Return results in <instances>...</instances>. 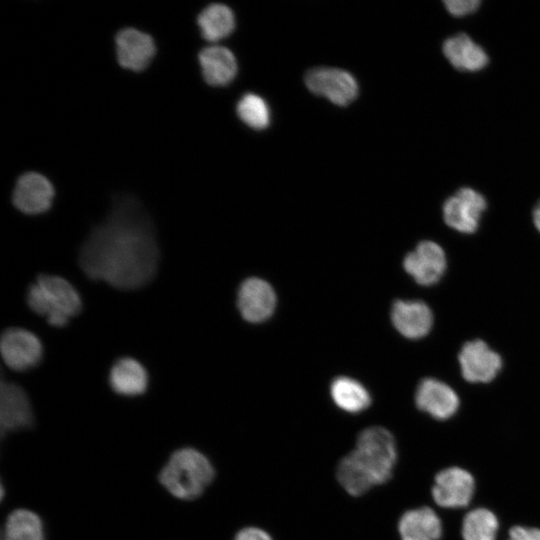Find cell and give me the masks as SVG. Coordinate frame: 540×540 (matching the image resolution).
I'll use <instances>...</instances> for the list:
<instances>
[{
  "instance_id": "6da1fadb",
  "label": "cell",
  "mask_w": 540,
  "mask_h": 540,
  "mask_svg": "<svg viewBox=\"0 0 540 540\" xmlns=\"http://www.w3.org/2000/svg\"><path fill=\"white\" fill-rule=\"evenodd\" d=\"M159 256L150 217L135 197L123 194L82 244L78 262L90 279L129 291L153 279Z\"/></svg>"
},
{
  "instance_id": "7a4b0ae2",
  "label": "cell",
  "mask_w": 540,
  "mask_h": 540,
  "mask_svg": "<svg viewBox=\"0 0 540 540\" xmlns=\"http://www.w3.org/2000/svg\"><path fill=\"white\" fill-rule=\"evenodd\" d=\"M396 458L392 434L383 427H369L359 433L355 449L339 462L337 479L350 495L360 496L391 478Z\"/></svg>"
},
{
  "instance_id": "3957f363",
  "label": "cell",
  "mask_w": 540,
  "mask_h": 540,
  "mask_svg": "<svg viewBox=\"0 0 540 540\" xmlns=\"http://www.w3.org/2000/svg\"><path fill=\"white\" fill-rule=\"evenodd\" d=\"M216 469L211 459L193 447L175 450L158 474L161 486L181 501L199 499L211 486Z\"/></svg>"
},
{
  "instance_id": "277c9868",
  "label": "cell",
  "mask_w": 540,
  "mask_h": 540,
  "mask_svg": "<svg viewBox=\"0 0 540 540\" xmlns=\"http://www.w3.org/2000/svg\"><path fill=\"white\" fill-rule=\"evenodd\" d=\"M26 302L36 314L46 318L54 327H64L82 308L76 288L57 275L41 274L28 287Z\"/></svg>"
},
{
  "instance_id": "5b68a950",
  "label": "cell",
  "mask_w": 540,
  "mask_h": 540,
  "mask_svg": "<svg viewBox=\"0 0 540 540\" xmlns=\"http://www.w3.org/2000/svg\"><path fill=\"white\" fill-rule=\"evenodd\" d=\"M1 436L31 429L36 424V413L27 392L18 384L1 381L0 388Z\"/></svg>"
},
{
  "instance_id": "8992f818",
  "label": "cell",
  "mask_w": 540,
  "mask_h": 540,
  "mask_svg": "<svg viewBox=\"0 0 540 540\" xmlns=\"http://www.w3.org/2000/svg\"><path fill=\"white\" fill-rule=\"evenodd\" d=\"M1 356L8 368L24 372L36 367L43 356L40 339L31 331L20 328H7L1 336Z\"/></svg>"
},
{
  "instance_id": "52a82bcc",
  "label": "cell",
  "mask_w": 540,
  "mask_h": 540,
  "mask_svg": "<svg viewBox=\"0 0 540 540\" xmlns=\"http://www.w3.org/2000/svg\"><path fill=\"white\" fill-rule=\"evenodd\" d=\"M487 207L486 199L478 191L463 187L450 196L443 204L445 223L461 233H474Z\"/></svg>"
},
{
  "instance_id": "ba28073f",
  "label": "cell",
  "mask_w": 540,
  "mask_h": 540,
  "mask_svg": "<svg viewBox=\"0 0 540 540\" xmlns=\"http://www.w3.org/2000/svg\"><path fill=\"white\" fill-rule=\"evenodd\" d=\"M305 84L312 93L326 97L339 106L348 105L358 95L355 78L338 68H313L306 73Z\"/></svg>"
},
{
  "instance_id": "9c48e42d",
  "label": "cell",
  "mask_w": 540,
  "mask_h": 540,
  "mask_svg": "<svg viewBox=\"0 0 540 540\" xmlns=\"http://www.w3.org/2000/svg\"><path fill=\"white\" fill-rule=\"evenodd\" d=\"M54 196L51 181L41 173L30 171L17 179L12 202L22 213L38 215L50 209Z\"/></svg>"
},
{
  "instance_id": "30bf717a",
  "label": "cell",
  "mask_w": 540,
  "mask_h": 540,
  "mask_svg": "<svg viewBox=\"0 0 540 540\" xmlns=\"http://www.w3.org/2000/svg\"><path fill=\"white\" fill-rule=\"evenodd\" d=\"M462 376L472 383L493 380L502 367L500 355L482 340L465 343L458 355Z\"/></svg>"
},
{
  "instance_id": "8fae6325",
  "label": "cell",
  "mask_w": 540,
  "mask_h": 540,
  "mask_svg": "<svg viewBox=\"0 0 540 540\" xmlns=\"http://www.w3.org/2000/svg\"><path fill=\"white\" fill-rule=\"evenodd\" d=\"M475 489L472 475L459 467L440 471L432 488L434 501L444 508L465 507L471 501Z\"/></svg>"
},
{
  "instance_id": "7c38bea8",
  "label": "cell",
  "mask_w": 540,
  "mask_h": 540,
  "mask_svg": "<svg viewBox=\"0 0 540 540\" xmlns=\"http://www.w3.org/2000/svg\"><path fill=\"white\" fill-rule=\"evenodd\" d=\"M118 63L129 70H144L156 53V45L151 35L134 27L119 30L115 36Z\"/></svg>"
},
{
  "instance_id": "4fadbf2b",
  "label": "cell",
  "mask_w": 540,
  "mask_h": 540,
  "mask_svg": "<svg viewBox=\"0 0 540 540\" xmlns=\"http://www.w3.org/2000/svg\"><path fill=\"white\" fill-rule=\"evenodd\" d=\"M446 255L440 245L433 241H422L408 253L403 261L405 271L420 285H433L446 270Z\"/></svg>"
},
{
  "instance_id": "5bb4252c",
  "label": "cell",
  "mask_w": 540,
  "mask_h": 540,
  "mask_svg": "<svg viewBox=\"0 0 540 540\" xmlns=\"http://www.w3.org/2000/svg\"><path fill=\"white\" fill-rule=\"evenodd\" d=\"M237 305L246 321L262 322L272 315L276 295L268 282L259 278H249L239 288Z\"/></svg>"
},
{
  "instance_id": "9a60e30c",
  "label": "cell",
  "mask_w": 540,
  "mask_h": 540,
  "mask_svg": "<svg viewBox=\"0 0 540 540\" xmlns=\"http://www.w3.org/2000/svg\"><path fill=\"white\" fill-rule=\"evenodd\" d=\"M415 402L420 410L438 420L450 418L459 407L456 392L446 383L434 378H425L419 383Z\"/></svg>"
},
{
  "instance_id": "2e32d148",
  "label": "cell",
  "mask_w": 540,
  "mask_h": 540,
  "mask_svg": "<svg viewBox=\"0 0 540 540\" xmlns=\"http://www.w3.org/2000/svg\"><path fill=\"white\" fill-rule=\"evenodd\" d=\"M394 327L409 339L426 336L433 324L431 309L422 301L397 300L391 312Z\"/></svg>"
},
{
  "instance_id": "e0dca14e",
  "label": "cell",
  "mask_w": 540,
  "mask_h": 540,
  "mask_svg": "<svg viewBox=\"0 0 540 540\" xmlns=\"http://www.w3.org/2000/svg\"><path fill=\"white\" fill-rule=\"evenodd\" d=\"M108 383L120 397L135 398L145 394L149 377L145 367L136 359L123 357L111 367Z\"/></svg>"
},
{
  "instance_id": "ac0fdd59",
  "label": "cell",
  "mask_w": 540,
  "mask_h": 540,
  "mask_svg": "<svg viewBox=\"0 0 540 540\" xmlns=\"http://www.w3.org/2000/svg\"><path fill=\"white\" fill-rule=\"evenodd\" d=\"M442 52L450 64L460 71L476 72L489 63L486 51L466 33L448 37L442 45Z\"/></svg>"
},
{
  "instance_id": "d6986e66",
  "label": "cell",
  "mask_w": 540,
  "mask_h": 540,
  "mask_svg": "<svg viewBox=\"0 0 540 540\" xmlns=\"http://www.w3.org/2000/svg\"><path fill=\"white\" fill-rule=\"evenodd\" d=\"M198 60L204 80L212 86H225L237 74L236 58L226 47H205L199 52Z\"/></svg>"
},
{
  "instance_id": "ffe728a7",
  "label": "cell",
  "mask_w": 540,
  "mask_h": 540,
  "mask_svg": "<svg viewBox=\"0 0 540 540\" xmlns=\"http://www.w3.org/2000/svg\"><path fill=\"white\" fill-rule=\"evenodd\" d=\"M1 540H47L41 516L26 508H17L1 519Z\"/></svg>"
},
{
  "instance_id": "44dd1931",
  "label": "cell",
  "mask_w": 540,
  "mask_h": 540,
  "mask_svg": "<svg viewBox=\"0 0 540 540\" xmlns=\"http://www.w3.org/2000/svg\"><path fill=\"white\" fill-rule=\"evenodd\" d=\"M398 530L402 540H439L442 524L429 507L406 511L400 518Z\"/></svg>"
},
{
  "instance_id": "7402d4cb",
  "label": "cell",
  "mask_w": 540,
  "mask_h": 540,
  "mask_svg": "<svg viewBox=\"0 0 540 540\" xmlns=\"http://www.w3.org/2000/svg\"><path fill=\"white\" fill-rule=\"evenodd\" d=\"M197 24L204 39L216 42L233 32L235 17L233 11L225 4L213 3L200 12Z\"/></svg>"
},
{
  "instance_id": "603a6c76",
  "label": "cell",
  "mask_w": 540,
  "mask_h": 540,
  "mask_svg": "<svg viewBox=\"0 0 540 540\" xmlns=\"http://www.w3.org/2000/svg\"><path fill=\"white\" fill-rule=\"evenodd\" d=\"M334 403L349 413H358L371 403L367 389L358 381L349 377H338L330 386Z\"/></svg>"
},
{
  "instance_id": "cb8c5ba5",
  "label": "cell",
  "mask_w": 540,
  "mask_h": 540,
  "mask_svg": "<svg viewBox=\"0 0 540 540\" xmlns=\"http://www.w3.org/2000/svg\"><path fill=\"white\" fill-rule=\"evenodd\" d=\"M498 520L493 512L477 508L463 519L462 537L464 540H496Z\"/></svg>"
},
{
  "instance_id": "d4e9b609",
  "label": "cell",
  "mask_w": 540,
  "mask_h": 540,
  "mask_svg": "<svg viewBox=\"0 0 540 540\" xmlns=\"http://www.w3.org/2000/svg\"><path fill=\"white\" fill-rule=\"evenodd\" d=\"M239 118L253 129H265L270 123V110L266 101L259 95L247 93L237 103Z\"/></svg>"
},
{
  "instance_id": "484cf974",
  "label": "cell",
  "mask_w": 540,
  "mask_h": 540,
  "mask_svg": "<svg viewBox=\"0 0 540 540\" xmlns=\"http://www.w3.org/2000/svg\"><path fill=\"white\" fill-rule=\"evenodd\" d=\"M443 3L446 10L455 17L472 14L481 5L478 0H446Z\"/></svg>"
},
{
  "instance_id": "4316f807",
  "label": "cell",
  "mask_w": 540,
  "mask_h": 540,
  "mask_svg": "<svg viewBox=\"0 0 540 540\" xmlns=\"http://www.w3.org/2000/svg\"><path fill=\"white\" fill-rule=\"evenodd\" d=\"M508 540H540V529L516 526L510 529Z\"/></svg>"
},
{
  "instance_id": "83f0119b",
  "label": "cell",
  "mask_w": 540,
  "mask_h": 540,
  "mask_svg": "<svg viewBox=\"0 0 540 540\" xmlns=\"http://www.w3.org/2000/svg\"><path fill=\"white\" fill-rule=\"evenodd\" d=\"M233 540H272V538L260 528L246 527L238 531Z\"/></svg>"
},
{
  "instance_id": "f1b7e54d",
  "label": "cell",
  "mask_w": 540,
  "mask_h": 540,
  "mask_svg": "<svg viewBox=\"0 0 540 540\" xmlns=\"http://www.w3.org/2000/svg\"><path fill=\"white\" fill-rule=\"evenodd\" d=\"M533 221H534L535 227L540 232V202L536 205V207L533 210Z\"/></svg>"
}]
</instances>
